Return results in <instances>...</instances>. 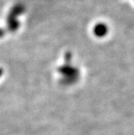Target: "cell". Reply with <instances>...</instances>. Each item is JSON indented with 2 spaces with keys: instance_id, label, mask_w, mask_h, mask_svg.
Listing matches in <instances>:
<instances>
[{
  "instance_id": "2",
  "label": "cell",
  "mask_w": 134,
  "mask_h": 135,
  "mask_svg": "<svg viewBox=\"0 0 134 135\" xmlns=\"http://www.w3.org/2000/svg\"><path fill=\"white\" fill-rule=\"evenodd\" d=\"M3 35H4V32H3V30L2 28H0V38H1L2 36H3Z\"/></svg>"
},
{
  "instance_id": "1",
  "label": "cell",
  "mask_w": 134,
  "mask_h": 135,
  "mask_svg": "<svg viewBox=\"0 0 134 135\" xmlns=\"http://www.w3.org/2000/svg\"><path fill=\"white\" fill-rule=\"evenodd\" d=\"M23 12V7L21 5H16L11 9L7 18V25L11 32H15L19 27V22L17 16Z\"/></svg>"
},
{
  "instance_id": "3",
  "label": "cell",
  "mask_w": 134,
  "mask_h": 135,
  "mask_svg": "<svg viewBox=\"0 0 134 135\" xmlns=\"http://www.w3.org/2000/svg\"><path fill=\"white\" fill-rule=\"evenodd\" d=\"M0 74H1V70H0Z\"/></svg>"
}]
</instances>
